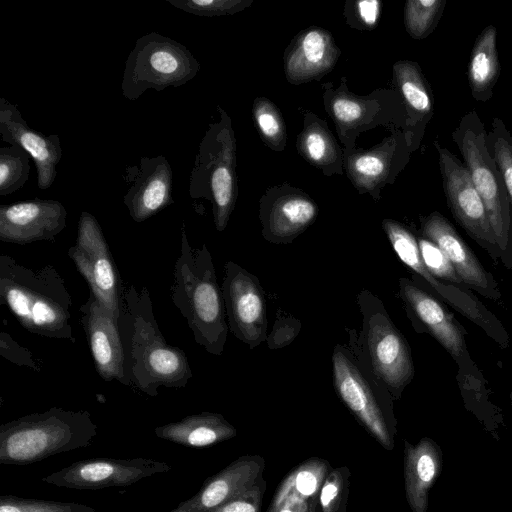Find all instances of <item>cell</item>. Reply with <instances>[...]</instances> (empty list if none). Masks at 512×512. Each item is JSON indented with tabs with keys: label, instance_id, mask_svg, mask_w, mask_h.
<instances>
[{
	"label": "cell",
	"instance_id": "cell-1",
	"mask_svg": "<svg viewBox=\"0 0 512 512\" xmlns=\"http://www.w3.org/2000/svg\"><path fill=\"white\" fill-rule=\"evenodd\" d=\"M118 327L131 386L155 397L160 387L187 385L193 375L187 356L164 338L146 286L140 290L134 284L123 287Z\"/></svg>",
	"mask_w": 512,
	"mask_h": 512
},
{
	"label": "cell",
	"instance_id": "cell-2",
	"mask_svg": "<svg viewBox=\"0 0 512 512\" xmlns=\"http://www.w3.org/2000/svg\"><path fill=\"white\" fill-rule=\"evenodd\" d=\"M0 302L29 333L75 342L70 323L72 296L53 265L35 269L1 255Z\"/></svg>",
	"mask_w": 512,
	"mask_h": 512
},
{
	"label": "cell",
	"instance_id": "cell-3",
	"mask_svg": "<svg viewBox=\"0 0 512 512\" xmlns=\"http://www.w3.org/2000/svg\"><path fill=\"white\" fill-rule=\"evenodd\" d=\"M171 299L186 319L194 341L208 353L222 355L229 330L222 290L209 249L205 244L191 246L184 222Z\"/></svg>",
	"mask_w": 512,
	"mask_h": 512
},
{
	"label": "cell",
	"instance_id": "cell-4",
	"mask_svg": "<svg viewBox=\"0 0 512 512\" xmlns=\"http://www.w3.org/2000/svg\"><path fill=\"white\" fill-rule=\"evenodd\" d=\"M96 435L97 425L88 411L52 407L0 426V462L33 464L86 448Z\"/></svg>",
	"mask_w": 512,
	"mask_h": 512
},
{
	"label": "cell",
	"instance_id": "cell-5",
	"mask_svg": "<svg viewBox=\"0 0 512 512\" xmlns=\"http://www.w3.org/2000/svg\"><path fill=\"white\" fill-rule=\"evenodd\" d=\"M356 302L362 329L347 330L348 347L397 400L415 375L411 348L378 297L364 289Z\"/></svg>",
	"mask_w": 512,
	"mask_h": 512
},
{
	"label": "cell",
	"instance_id": "cell-6",
	"mask_svg": "<svg viewBox=\"0 0 512 512\" xmlns=\"http://www.w3.org/2000/svg\"><path fill=\"white\" fill-rule=\"evenodd\" d=\"M452 139L486 208L500 261L505 268L512 269V208L501 173L488 149L485 126L475 110L462 116Z\"/></svg>",
	"mask_w": 512,
	"mask_h": 512
},
{
	"label": "cell",
	"instance_id": "cell-7",
	"mask_svg": "<svg viewBox=\"0 0 512 512\" xmlns=\"http://www.w3.org/2000/svg\"><path fill=\"white\" fill-rule=\"evenodd\" d=\"M220 119L209 124L189 177V195L211 202L216 230L222 232L235 207L238 187L235 172L236 141L228 114L217 106Z\"/></svg>",
	"mask_w": 512,
	"mask_h": 512
},
{
	"label": "cell",
	"instance_id": "cell-8",
	"mask_svg": "<svg viewBox=\"0 0 512 512\" xmlns=\"http://www.w3.org/2000/svg\"><path fill=\"white\" fill-rule=\"evenodd\" d=\"M332 378L339 399L349 411L383 447L392 449L394 399L386 387L344 345L334 347Z\"/></svg>",
	"mask_w": 512,
	"mask_h": 512
},
{
	"label": "cell",
	"instance_id": "cell-9",
	"mask_svg": "<svg viewBox=\"0 0 512 512\" xmlns=\"http://www.w3.org/2000/svg\"><path fill=\"white\" fill-rule=\"evenodd\" d=\"M399 295L414 329L432 336L456 362V378L462 395L472 397L486 393L483 374L467 349L466 330L453 314L428 290L408 278L399 279Z\"/></svg>",
	"mask_w": 512,
	"mask_h": 512
},
{
	"label": "cell",
	"instance_id": "cell-10",
	"mask_svg": "<svg viewBox=\"0 0 512 512\" xmlns=\"http://www.w3.org/2000/svg\"><path fill=\"white\" fill-rule=\"evenodd\" d=\"M200 63L180 42L157 32L136 40L129 53L121 82L122 95L135 101L148 89L157 92L180 87L192 80Z\"/></svg>",
	"mask_w": 512,
	"mask_h": 512
},
{
	"label": "cell",
	"instance_id": "cell-11",
	"mask_svg": "<svg viewBox=\"0 0 512 512\" xmlns=\"http://www.w3.org/2000/svg\"><path fill=\"white\" fill-rule=\"evenodd\" d=\"M382 227L399 259L414 272V282L479 326L501 348L509 346L502 322L469 289L438 280L426 269L417 238L406 226L385 219Z\"/></svg>",
	"mask_w": 512,
	"mask_h": 512
},
{
	"label": "cell",
	"instance_id": "cell-12",
	"mask_svg": "<svg viewBox=\"0 0 512 512\" xmlns=\"http://www.w3.org/2000/svg\"><path fill=\"white\" fill-rule=\"evenodd\" d=\"M90 292L118 320L124 285L98 220L89 212L80 215L77 238L68 250Z\"/></svg>",
	"mask_w": 512,
	"mask_h": 512
},
{
	"label": "cell",
	"instance_id": "cell-13",
	"mask_svg": "<svg viewBox=\"0 0 512 512\" xmlns=\"http://www.w3.org/2000/svg\"><path fill=\"white\" fill-rule=\"evenodd\" d=\"M434 146L443 189L454 219L494 262L500 260V251L484 203L478 194L466 166L437 141Z\"/></svg>",
	"mask_w": 512,
	"mask_h": 512
},
{
	"label": "cell",
	"instance_id": "cell-14",
	"mask_svg": "<svg viewBox=\"0 0 512 512\" xmlns=\"http://www.w3.org/2000/svg\"><path fill=\"white\" fill-rule=\"evenodd\" d=\"M221 290L232 334L250 349L267 341L266 302L257 277L235 262L227 261Z\"/></svg>",
	"mask_w": 512,
	"mask_h": 512
},
{
	"label": "cell",
	"instance_id": "cell-15",
	"mask_svg": "<svg viewBox=\"0 0 512 512\" xmlns=\"http://www.w3.org/2000/svg\"><path fill=\"white\" fill-rule=\"evenodd\" d=\"M170 469L171 466L166 462L142 457L95 458L74 462L43 477L41 481L79 490L122 488Z\"/></svg>",
	"mask_w": 512,
	"mask_h": 512
},
{
	"label": "cell",
	"instance_id": "cell-16",
	"mask_svg": "<svg viewBox=\"0 0 512 512\" xmlns=\"http://www.w3.org/2000/svg\"><path fill=\"white\" fill-rule=\"evenodd\" d=\"M421 235L445 254L464 287L485 298L497 301L502 294L493 274L487 271L454 226L441 213L434 211L421 217Z\"/></svg>",
	"mask_w": 512,
	"mask_h": 512
},
{
	"label": "cell",
	"instance_id": "cell-17",
	"mask_svg": "<svg viewBox=\"0 0 512 512\" xmlns=\"http://www.w3.org/2000/svg\"><path fill=\"white\" fill-rule=\"evenodd\" d=\"M67 211L61 202L33 199L0 205V240L26 245L53 241L66 227Z\"/></svg>",
	"mask_w": 512,
	"mask_h": 512
},
{
	"label": "cell",
	"instance_id": "cell-18",
	"mask_svg": "<svg viewBox=\"0 0 512 512\" xmlns=\"http://www.w3.org/2000/svg\"><path fill=\"white\" fill-rule=\"evenodd\" d=\"M80 323L84 329L95 369L104 381L131 386L124 367V353L118 320L89 292L81 305Z\"/></svg>",
	"mask_w": 512,
	"mask_h": 512
},
{
	"label": "cell",
	"instance_id": "cell-19",
	"mask_svg": "<svg viewBox=\"0 0 512 512\" xmlns=\"http://www.w3.org/2000/svg\"><path fill=\"white\" fill-rule=\"evenodd\" d=\"M123 179L131 185L123 196V203L137 223L174 203L173 172L163 155L142 157L138 165L125 168Z\"/></svg>",
	"mask_w": 512,
	"mask_h": 512
},
{
	"label": "cell",
	"instance_id": "cell-20",
	"mask_svg": "<svg viewBox=\"0 0 512 512\" xmlns=\"http://www.w3.org/2000/svg\"><path fill=\"white\" fill-rule=\"evenodd\" d=\"M0 134L3 141L21 147L34 160L38 188H50L62 158L58 135H44L29 127L18 107L4 97L0 98Z\"/></svg>",
	"mask_w": 512,
	"mask_h": 512
},
{
	"label": "cell",
	"instance_id": "cell-21",
	"mask_svg": "<svg viewBox=\"0 0 512 512\" xmlns=\"http://www.w3.org/2000/svg\"><path fill=\"white\" fill-rule=\"evenodd\" d=\"M264 460L258 455L241 456L208 478L199 491L171 512H211L262 484Z\"/></svg>",
	"mask_w": 512,
	"mask_h": 512
},
{
	"label": "cell",
	"instance_id": "cell-22",
	"mask_svg": "<svg viewBox=\"0 0 512 512\" xmlns=\"http://www.w3.org/2000/svg\"><path fill=\"white\" fill-rule=\"evenodd\" d=\"M318 212V205L303 191L275 188L262 199V235L272 243H291L315 221Z\"/></svg>",
	"mask_w": 512,
	"mask_h": 512
},
{
	"label": "cell",
	"instance_id": "cell-23",
	"mask_svg": "<svg viewBox=\"0 0 512 512\" xmlns=\"http://www.w3.org/2000/svg\"><path fill=\"white\" fill-rule=\"evenodd\" d=\"M339 56L340 50L327 30L319 27L303 30L285 53L286 78L292 84L318 80L334 68Z\"/></svg>",
	"mask_w": 512,
	"mask_h": 512
},
{
	"label": "cell",
	"instance_id": "cell-24",
	"mask_svg": "<svg viewBox=\"0 0 512 512\" xmlns=\"http://www.w3.org/2000/svg\"><path fill=\"white\" fill-rule=\"evenodd\" d=\"M158 438L186 447H205L228 440L236 429L221 414L202 412L155 428Z\"/></svg>",
	"mask_w": 512,
	"mask_h": 512
},
{
	"label": "cell",
	"instance_id": "cell-25",
	"mask_svg": "<svg viewBox=\"0 0 512 512\" xmlns=\"http://www.w3.org/2000/svg\"><path fill=\"white\" fill-rule=\"evenodd\" d=\"M467 76L471 95L476 101L485 103L492 98L500 76L497 30L494 25L486 26L475 39Z\"/></svg>",
	"mask_w": 512,
	"mask_h": 512
},
{
	"label": "cell",
	"instance_id": "cell-26",
	"mask_svg": "<svg viewBox=\"0 0 512 512\" xmlns=\"http://www.w3.org/2000/svg\"><path fill=\"white\" fill-rule=\"evenodd\" d=\"M393 79L407 108L412 126L426 123L434 113L433 93L418 63L402 60L393 65Z\"/></svg>",
	"mask_w": 512,
	"mask_h": 512
},
{
	"label": "cell",
	"instance_id": "cell-27",
	"mask_svg": "<svg viewBox=\"0 0 512 512\" xmlns=\"http://www.w3.org/2000/svg\"><path fill=\"white\" fill-rule=\"evenodd\" d=\"M395 140L389 139L371 150L356 151L345 160L347 173L360 193L371 195L388 180L395 152Z\"/></svg>",
	"mask_w": 512,
	"mask_h": 512
},
{
	"label": "cell",
	"instance_id": "cell-28",
	"mask_svg": "<svg viewBox=\"0 0 512 512\" xmlns=\"http://www.w3.org/2000/svg\"><path fill=\"white\" fill-rule=\"evenodd\" d=\"M299 153L312 165L319 168H340L341 150L325 122L317 117L305 118L303 131L298 135Z\"/></svg>",
	"mask_w": 512,
	"mask_h": 512
},
{
	"label": "cell",
	"instance_id": "cell-29",
	"mask_svg": "<svg viewBox=\"0 0 512 512\" xmlns=\"http://www.w3.org/2000/svg\"><path fill=\"white\" fill-rule=\"evenodd\" d=\"M446 0H409L404 7V23L415 40L428 37L437 27L445 9Z\"/></svg>",
	"mask_w": 512,
	"mask_h": 512
},
{
	"label": "cell",
	"instance_id": "cell-30",
	"mask_svg": "<svg viewBox=\"0 0 512 512\" xmlns=\"http://www.w3.org/2000/svg\"><path fill=\"white\" fill-rule=\"evenodd\" d=\"M31 156L19 146L0 148V195L21 189L29 178Z\"/></svg>",
	"mask_w": 512,
	"mask_h": 512
},
{
	"label": "cell",
	"instance_id": "cell-31",
	"mask_svg": "<svg viewBox=\"0 0 512 512\" xmlns=\"http://www.w3.org/2000/svg\"><path fill=\"white\" fill-rule=\"evenodd\" d=\"M253 115L266 145L274 151H282L286 146V126L275 104L265 97H257L253 102Z\"/></svg>",
	"mask_w": 512,
	"mask_h": 512
},
{
	"label": "cell",
	"instance_id": "cell-32",
	"mask_svg": "<svg viewBox=\"0 0 512 512\" xmlns=\"http://www.w3.org/2000/svg\"><path fill=\"white\" fill-rule=\"evenodd\" d=\"M487 145L503 178L512 208V135L498 117L492 120Z\"/></svg>",
	"mask_w": 512,
	"mask_h": 512
},
{
	"label": "cell",
	"instance_id": "cell-33",
	"mask_svg": "<svg viewBox=\"0 0 512 512\" xmlns=\"http://www.w3.org/2000/svg\"><path fill=\"white\" fill-rule=\"evenodd\" d=\"M370 103L347 92H333L329 101V113L334 119L338 131L357 127L364 122L370 112Z\"/></svg>",
	"mask_w": 512,
	"mask_h": 512
},
{
	"label": "cell",
	"instance_id": "cell-34",
	"mask_svg": "<svg viewBox=\"0 0 512 512\" xmlns=\"http://www.w3.org/2000/svg\"><path fill=\"white\" fill-rule=\"evenodd\" d=\"M327 468L324 461L312 459L291 473L284 485L303 497L313 498L328 476Z\"/></svg>",
	"mask_w": 512,
	"mask_h": 512
},
{
	"label": "cell",
	"instance_id": "cell-35",
	"mask_svg": "<svg viewBox=\"0 0 512 512\" xmlns=\"http://www.w3.org/2000/svg\"><path fill=\"white\" fill-rule=\"evenodd\" d=\"M0 512H96L94 508L71 502L25 499L12 495L1 496Z\"/></svg>",
	"mask_w": 512,
	"mask_h": 512
},
{
	"label": "cell",
	"instance_id": "cell-36",
	"mask_svg": "<svg viewBox=\"0 0 512 512\" xmlns=\"http://www.w3.org/2000/svg\"><path fill=\"white\" fill-rule=\"evenodd\" d=\"M416 238L420 255L426 269L438 280L464 287L452 264L440 248L422 235L416 236Z\"/></svg>",
	"mask_w": 512,
	"mask_h": 512
},
{
	"label": "cell",
	"instance_id": "cell-37",
	"mask_svg": "<svg viewBox=\"0 0 512 512\" xmlns=\"http://www.w3.org/2000/svg\"><path fill=\"white\" fill-rule=\"evenodd\" d=\"M172 6L203 17L233 15L252 4V0H166Z\"/></svg>",
	"mask_w": 512,
	"mask_h": 512
},
{
	"label": "cell",
	"instance_id": "cell-38",
	"mask_svg": "<svg viewBox=\"0 0 512 512\" xmlns=\"http://www.w3.org/2000/svg\"><path fill=\"white\" fill-rule=\"evenodd\" d=\"M348 475L336 469L330 472L321 488L320 505L322 512H344L348 498Z\"/></svg>",
	"mask_w": 512,
	"mask_h": 512
},
{
	"label": "cell",
	"instance_id": "cell-39",
	"mask_svg": "<svg viewBox=\"0 0 512 512\" xmlns=\"http://www.w3.org/2000/svg\"><path fill=\"white\" fill-rule=\"evenodd\" d=\"M0 355L16 365L26 366L37 372L40 371L39 364L33 354L27 348L19 345L5 331L0 333Z\"/></svg>",
	"mask_w": 512,
	"mask_h": 512
},
{
	"label": "cell",
	"instance_id": "cell-40",
	"mask_svg": "<svg viewBox=\"0 0 512 512\" xmlns=\"http://www.w3.org/2000/svg\"><path fill=\"white\" fill-rule=\"evenodd\" d=\"M265 482L211 512H260Z\"/></svg>",
	"mask_w": 512,
	"mask_h": 512
},
{
	"label": "cell",
	"instance_id": "cell-41",
	"mask_svg": "<svg viewBox=\"0 0 512 512\" xmlns=\"http://www.w3.org/2000/svg\"><path fill=\"white\" fill-rule=\"evenodd\" d=\"M273 502V511L271 512H317L316 502L309 501V498L303 497L292 490L282 487L276 495Z\"/></svg>",
	"mask_w": 512,
	"mask_h": 512
},
{
	"label": "cell",
	"instance_id": "cell-42",
	"mask_svg": "<svg viewBox=\"0 0 512 512\" xmlns=\"http://www.w3.org/2000/svg\"><path fill=\"white\" fill-rule=\"evenodd\" d=\"M301 323L292 317H279L275 322L267 343L271 349L288 345L299 333Z\"/></svg>",
	"mask_w": 512,
	"mask_h": 512
},
{
	"label": "cell",
	"instance_id": "cell-43",
	"mask_svg": "<svg viewBox=\"0 0 512 512\" xmlns=\"http://www.w3.org/2000/svg\"><path fill=\"white\" fill-rule=\"evenodd\" d=\"M352 8L357 22L362 26V28L371 30L377 26L382 11L381 1H356L353 3Z\"/></svg>",
	"mask_w": 512,
	"mask_h": 512
},
{
	"label": "cell",
	"instance_id": "cell-44",
	"mask_svg": "<svg viewBox=\"0 0 512 512\" xmlns=\"http://www.w3.org/2000/svg\"><path fill=\"white\" fill-rule=\"evenodd\" d=\"M409 464H411V468L407 469V474L410 473L411 477H407V483L411 484L416 480L420 485H426L434 478L436 465L428 453L419 454Z\"/></svg>",
	"mask_w": 512,
	"mask_h": 512
},
{
	"label": "cell",
	"instance_id": "cell-45",
	"mask_svg": "<svg viewBox=\"0 0 512 512\" xmlns=\"http://www.w3.org/2000/svg\"><path fill=\"white\" fill-rule=\"evenodd\" d=\"M510 398H511V401H512V387H511Z\"/></svg>",
	"mask_w": 512,
	"mask_h": 512
}]
</instances>
